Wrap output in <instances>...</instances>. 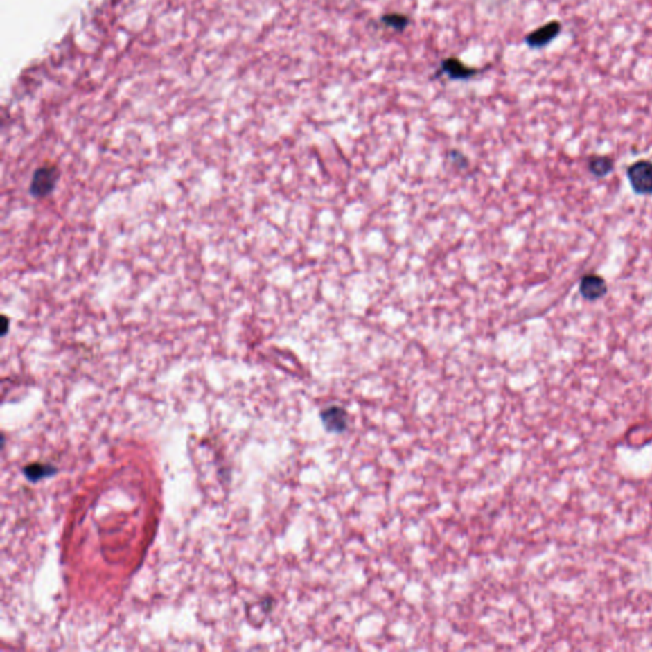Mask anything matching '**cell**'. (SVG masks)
I'll use <instances>...</instances> for the list:
<instances>
[{"label": "cell", "instance_id": "obj_1", "mask_svg": "<svg viewBox=\"0 0 652 652\" xmlns=\"http://www.w3.org/2000/svg\"><path fill=\"white\" fill-rule=\"evenodd\" d=\"M60 171L54 165H45L39 167L33 173L30 191L35 197H45L53 193L55 189L56 184L59 181Z\"/></svg>", "mask_w": 652, "mask_h": 652}, {"label": "cell", "instance_id": "obj_2", "mask_svg": "<svg viewBox=\"0 0 652 652\" xmlns=\"http://www.w3.org/2000/svg\"><path fill=\"white\" fill-rule=\"evenodd\" d=\"M629 184L637 194H650L652 193V162L650 161H637L636 164L629 166Z\"/></svg>", "mask_w": 652, "mask_h": 652}, {"label": "cell", "instance_id": "obj_3", "mask_svg": "<svg viewBox=\"0 0 652 652\" xmlns=\"http://www.w3.org/2000/svg\"><path fill=\"white\" fill-rule=\"evenodd\" d=\"M562 32V24L554 19L548 24H543L542 27L530 32L525 37L527 46L534 50L544 49L548 46L553 39H557Z\"/></svg>", "mask_w": 652, "mask_h": 652}, {"label": "cell", "instance_id": "obj_4", "mask_svg": "<svg viewBox=\"0 0 652 652\" xmlns=\"http://www.w3.org/2000/svg\"><path fill=\"white\" fill-rule=\"evenodd\" d=\"M322 425L328 432L343 433L346 432L349 425V416L346 410L338 405H331L324 409L321 413Z\"/></svg>", "mask_w": 652, "mask_h": 652}, {"label": "cell", "instance_id": "obj_5", "mask_svg": "<svg viewBox=\"0 0 652 652\" xmlns=\"http://www.w3.org/2000/svg\"><path fill=\"white\" fill-rule=\"evenodd\" d=\"M606 291H608V285L604 278H601L600 275L588 274L582 278L581 283H580V293L583 299L597 301L604 297Z\"/></svg>", "mask_w": 652, "mask_h": 652}, {"label": "cell", "instance_id": "obj_6", "mask_svg": "<svg viewBox=\"0 0 652 652\" xmlns=\"http://www.w3.org/2000/svg\"><path fill=\"white\" fill-rule=\"evenodd\" d=\"M440 71L443 74H448L451 79H460V80L472 78L473 76L477 74V69L466 67L459 59H454V58L443 60L441 64Z\"/></svg>", "mask_w": 652, "mask_h": 652}, {"label": "cell", "instance_id": "obj_7", "mask_svg": "<svg viewBox=\"0 0 652 652\" xmlns=\"http://www.w3.org/2000/svg\"><path fill=\"white\" fill-rule=\"evenodd\" d=\"M589 170L597 177H604L613 171V159L605 156H594L589 159Z\"/></svg>", "mask_w": 652, "mask_h": 652}, {"label": "cell", "instance_id": "obj_8", "mask_svg": "<svg viewBox=\"0 0 652 652\" xmlns=\"http://www.w3.org/2000/svg\"><path fill=\"white\" fill-rule=\"evenodd\" d=\"M53 466L50 465H44V464H33V465H30L27 468H24V475L28 478V479L32 480V482H36V480L42 479L45 477H49L53 474Z\"/></svg>", "mask_w": 652, "mask_h": 652}, {"label": "cell", "instance_id": "obj_9", "mask_svg": "<svg viewBox=\"0 0 652 652\" xmlns=\"http://www.w3.org/2000/svg\"><path fill=\"white\" fill-rule=\"evenodd\" d=\"M381 22L386 24L387 27L396 30V31H404L405 27L409 24L408 17L403 16L399 13H390L381 18Z\"/></svg>", "mask_w": 652, "mask_h": 652}, {"label": "cell", "instance_id": "obj_10", "mask_svg": "<svg viewBox=\"0 0 652 652\" xmlns=\"http://www.w3.org/2000/svg\"><path fill=\"white\" fill-rule=\"evenodd\" d=\"M8 331V320L4 317V324H3V334H7Z\"/></svg>", "mask_w": 652, "mask_h": 652}]
</instances>
